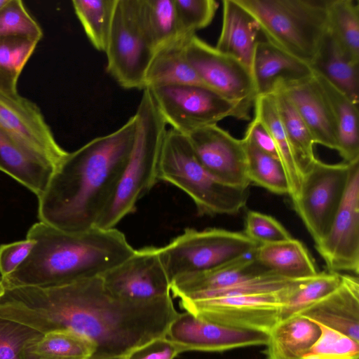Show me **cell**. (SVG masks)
I'll return each mask as SVG.
<instances>
[{"instance_id":"cell-31","label":"cell","mask_w":359,"mask_h":359,"mask_svg":"<svg viewBox=\"0 0 359 359\" xmlns=\"http://www.w3.org/2000/svg\"><path fill=\"white\" fill-rule=\"evenodd\" d=\"M277 110L295 159L302 173L316 159L313 137L290 99L279 88L273 92Z\"/></svg>"},{"instance_id":"cell-19","label":"cell","mask_w":359,"mask_h":359,"mask_svg":"<svg viewBox=\"0 0 359 359\" xmlns=\"http://www.w3.org/2000/svg\"><path fill=\"white\" fill-rule=\"evenodd\" d=\"M276 87H279L290 99L315 144L337 150V130L332 109L315 74L279 83Z\"/></svg>"},{"instance_id":"cell-39","label":"cell","mask_w":359,"mask_h":359,"mask_svg":"<svg viewBox=\"0 0 359 359\" xmlns=\"http://www.w3.org/2000/svg\"><path fill=\"white\" fill-rule=\"evenodd\" d=\"M21 36L40 41L43 30L20 0H8L0 8V37Z\"/></svg>"},{"instance_id":"cell-44","label":"cell","mask_w":359,"mask_h":359,"mask_svg":"<svg viewBox=\"0 0 359 359\" xmlns=\"http://www.w3.org/2000/svg\"><path fill=\"white\" fill-rule=\"evenodd\" d=\"M36 241L32 239L13 242L0 245V273L1 277L15 271L27 259Z\"/></svg>"},{"instance_id":"cell-18","label":"cell","mask_w":359,"mask_h":359,"mask_svg":"<svg viewBox=\"0 0 359 359\" xmlns=\"http://www.w3.org/2000/svg\"><path fill=\"white\" fill-rule=\"evenodd\" d=\"M0 125L56 168L68 154L55 140L38 106L19 93L0 92Z\"/></svg>"},{"instance_id":"cell-45","label":"cell","mask_w":359,"mask_h":359,"mask_svg":"<svg viewBox=\"0 0 359 359\" xmlns=\"http://www.w3.org/2000/svg\"><path fill=\"white\" fill-rule=\"evenodd\" d=\"M244 136L260 150L279 160L277 149L271 135L257 119L255 118L250 123Z\"/></svg>"},{"instance_id":"cell-25","label":"cell","mask_w":359,"mask_h":359,"mask_svg":"<svg viewBox=\"0 0 359 359\" xmlns=\"http://www.w3.org/2000/svg\"><path fill=\"white\" fill-rule=\"evenodd\" d=\"M255 258L272 273L287 279H308L318 273L306 248L292 238L259 244L255 250Z\"/></svg>"},{"instance_id":"cell-46","label":"cell","mask_w":359,"mask_h":359,"mask_svg":"<svg viewBox=\"0 0 359 359\" xmlns=\"http://www.w3.org/2000/svg\"><path fill=\"white\" fill-rule=\"evenodd\" d=\"M100 359H126V356H114V357H108V358H100Z\"/></svg>"},{"instance_id":"cell-20","label":"cell","mask_w":359,"mask_h":359,"mask_svg":"<svg viewBox=\"0 0 359 359\" xmlns=\"http://www.w3.org/2000/svg\"><path fill=\"white\" fill-rule=\"evenodd\" d=\"M55 169L51 161L0 125V171L39 198Z\"/></svg>"},{"instance_id":"cell-27","label":"cell","mask_w":359,"mask_h":359,"mask_svg":"<svg viewBox=\"0 0 359 359\" xmlns=\"http://www.w3.org/2000/svg\"><path fill=\"white\" fill-rule=\"evenodd\" d=\"M138 24L154 53L182 39L174 0H133Z\"/></svg>"},{"instance_id":"cell-32","label":"cell","mask_w":359,"mask_h":359,"mask_svg":"<svg viewBox=\"0 0 359 359\" xmlns=\"http://www.w3.org/2000/svg\"><path fill=\"white\" fill-rule=\"evenodd\" d=\"M328 31L341 50L359 63V2L358 0H328Z\"/></svg>"},{"instance_id":"cell-42","label":"cell","mask_w":359,"mask_h":359,"mask_svg":"<svg viewBox=\"0 0 359 359\" xmlns=\"http://www.w3.org/2000/svg\"><path fill=\"white\" fill-rule=\"evenodd\" d=\"M243 233L259 244L271 243L292 238L275 218L257 211L248 210Z\"/></svg>"},{"instance_id":"cell-14","label":"cell","mask_w":359,"mask_h":359,"mask_svg":"<svg viewBox=\"0 0 359 359\" xmlns=\"http://www.w3.org/2000/svg\"><path fill=\"white\" fill-rule=\"evenodd\" d=\"M316 248L329 271L359 272V160L352 163L346 189L326 235Z\"/></svg>"},{"instance_id":"cell-5","label":"cell","mask_w":359,"mask_h":359,"mask_svg":"<svg viewBox=\"0 0 359 359\" xmlns=\"http://www.w3.org/2000/svg\"><path fill=\"white\" fill-rule=\"evenodd\" d=\"M158 180L170 183L187 194L198 215H235L245 206L249 188L224 184L200 163L187 136L167 130L161 145Z\"/></svg>"},{"instance_id":"cell-30","label":"cell","mask_w":359,"mask_h":359,"mask_svg":"<svg viewBox=\"0 0 359 359\" xmlns=\"http://www.w3.org/2000/svg\"><path fill=\"white\" fill-rule=\"evenodd\" d=\"M255 118L267 129L278 151L289 186V196L294 200L299 192L302 172L297 164L279 116L272 93L258 95L254 103Z\"/></svg>"},{"instance_id":"cell-7","label":"cell","mask_w":359,"mask_h":359,"mask_svg":"<svg viewBox=\"0 0 359 359\" xmlns=\"http://www.w3.org/2000/svg\"><path fill=\"white\" fill-rule=\"evenodd\" d=\"M259 244L243 232L223 229H186L160 248L172 281L182 276L215 269L256 250Z\"/></svg>"},{"instance_id":"cell-1","label":"cell","mask_w":359,"mask_h":359,"mask_svg":"<svg viewBox=\"0 0 359 359\" xmlns=\"http://www.w3.org/2000/svg\"><path fill=\"white\" fill-rule=\"evenodd\" d=\"M171 296L140 302L114 296L100 276L53 287L5 290L0 317L43 334L65 330L95 348L91 359L126 355L156 337L166 336L176 317Z\"/></svg>"},{"instance_id":"cell-49","label":"cell","mask_w":359,"mask_h":359,"mask_svg":"<svg viewBox=\"0 0 359 359\" xmlns=\"http://www.w3.org/2000/svg\"><path fill=\"white\" fill-rule=\"evenodd\" d=\"M346 359H359V358H346Z\"/></svg>"},{"instance_id":"cell-10","label":"cell","mask_w":359,"mask_h":359,"mask_svg":"<svg viewBox=\"0 0 359 359\" xmlns=\"http://www.w3.org/2000/svg\"><path fill=\"white\" fill-rule=\"evenodd\" d=\"M147 89L166 124L185 135L226 117L243 120L234 104L207 86L172 85Z\"/></svg>"},{"instance_id":"cell-8","label":"cell","mask_w":359,"mask_h":359,"mask_svg":"<svg viewBox=\"0 0 359 359\" xmlns=\"http://www.w3.org/2000/svg\"><path fill=\"white\" fill-rule=\"evenodd\" d=\"M255 252L205 272L174 279L170 292L179 299L196 300L285 290L295 280L275 275L255 258Z\"/></svg>"},{"instance_id":"cell-23","label":"cell","mask_w":359,"mask_h":359,"mask_svg":"<svg viewBox=\"0 0 359 359\" xmlns=\"http://www.w3.org/2000/svg\"><path fill=\"white\" fill-rule=\"evenodd\" d=\"M260 32L255 18L236 0L222 1V29L215 46L218 50L238 59L251 70Z\"/></svg>"},{"instance_id":"cell-41","label":"cell","mask_w":359,"mask_h":359,"mask_svg":"<svg viewBox=\"0 0 359 359\" xmlns=\"http://www.w3.org/2000/svg\"><path fill=\"white\" fill-rule=\"evenodd\" d=\"M174 5L180 32L185 38L208 27L219 6L215 0H174Z\"/></svg>"},{"instance_id":"cell-2","label":"cell","mask_w":359,"mask_h":359,"mask_svg":"<svg viewBox=\"0 0 359 359\" xmlns=\"http://www.w3.org/2000/svg\"><path fill=\"white\" fill-rule=\"evenodd\" d=\"M137 127L134 114L113 133L68 152L38 198L39 222L66 232L95 226L115 192Z\"/></svg>"},{"instance_id":"cell-33","label":"cell","mask_w":359,"mask_h":359,"mask_svg":"<svg viewBox=\"0 0 359 359\" xmlns=\"http://www.w3.org/2000/svg\"><path fill=\"white\" fill-rule=\"evenodd\" d=\"M342 274L323 271L298 283L287 292L280 309V320L299 315L336 290L341 282Z\"/></svg>"},{"instance_id":"cell-4","label":"cell","mask_w":359,"mask_h":359,"mask_svg":"<svg viewBox=\"0 0 359 359\" xmlns=\"http://www.w3.org/2000/svg\"><path fill=\"white\" fill-rule=\"evenodd\" d=\"M135 114L137 127L132 151L115 192L95 226L115 228L158 182V165L167 124L147 88Z\"/></svg>"},{"instance_id":"cell-40","label":"cell","mask_w":359,"mask_h":359,"mask_svg":"<svg viewBox=\"0 0 359 359\" xmlns=\"http://www.w3.org/2000/svg\"><path fill=\"white\" fill-rule=\"evenodd\" d=\"M316 323L320 327V334L304 359L359 358V342L339 331Z\"/></svg>"},{"instance_id":"cell-36","label":"cell","mask_w":359,"mask_h":359,"mask_svg":"<svg viewBox=\"0 0 359 359\" xmlns=\"http://www.w3.org/2000/svg\"><path fill=\"white\" fill-rule=\"evenodd\" d=\"M247 155V173L250 184L276 194L289 195V186L280 161L243 138Z\"/></svg>"},{"instance_id":"cell-22","label":"cell","mask_w":359,"mask_h":359,"mask_svg":"<svg viewBox=\"0 0 359 359\" xmlns=\"http://www.w3.org/2000/svg\"><path fill=\"white\" fill-rule=\"evenodd\" d=\"M251 72L257 96L270 94L279 83L299 80L313 74L310 66L260 40L255 48Z\"/></svg>"},{"instance_id":"cell-38","label":"cell","mask_w":359,"mask_h":359,"mask_svg":"<svg viewBox=\"0 0 359 359\" xmlns=\"http://www.w3.org/2000/svg\"><path fill=\"white\" fill-rule=\"evenodd\" d=\"M43 335L29 326L0 317V359H34L29 349Z\"/></svg>"},{"instance_id":"cell-13","label":"cell","mask_w":359,"mask_h":359,"mask_svg":"<svg viewBox=\"0 0 359 359\" xmlns=\"http://www.w3.org/2000/svg\"><path fill=\"white\" fill-rule=\"evenodd\" d=\"M294 286L276 292L180 299V305L186 311L219 325L268 334L280 321L285 297Z\"/></svg>"},{"instance_id":"cell-28","label":"cell","mask_w":359,"mask_h":359,"mask_svg":"<svg viewBox=\"0 0 359 359\" xmlns=\"http://www.w3.org/2000/svg\"><path fill=\"white\" fill-rule=\"evenodd\" d=\"M315 76L332 109L337 130V151L344 162L359 160L358 105L325 79Z\"/></svg>"},{"instance_id":"cell-11","label":"cell","mask_w":359,"mask_h":359,"mask_svg":"<svg viewBox=\"0 0 359 359\" xmlns=\"http://www.w3.org/2000/svg\"><path fill=\"white\" fill-rule=\"evenodd\" d=\"M107 72L125 89H145L155 54L136 18L133 0H117L106 50Z\"/></svg>"},{"instance_id":"cell-48","label":"cell","mask_w":359,"mask_h":359,"mask_svg":"<svg viewBox=\"0 0 359 359\" xmlns=\"http://www.w3.org/2000/svg\"><path fill=\"white\" fill-rule=\"evenodd\" d=\"M8 0H0V8H2Z\"/></svg>"},{"instance_id":"cell-29","label":"cell","mask_w":359,"mask_h":359,"mask_svg":"<svg viewBox=\"0 0 359 359\" xmlns=\"http://www.w3.org/2000/svg\"><path fill=\"white\" fill-rule=\"evenodd\" d=\"M189 39L178 41L154 54L146 74L145 89L172 85L206 86L187 60L185 46Z\"/></svg>"},{"instance_id":"cell-16","label":"cell","mask_w":359,"mask_h":359,"mask_svg":"<svg viewBox=\"0 0 359 359\" xmlns=\"http://www.w3.org/2000/svg\"><path fill=\"white\" fill-rule=\"evenodd\" d=\"M186 136L200 163L215 177L231 187H249L243 139L235 138L217 124L200 128Z\"/></svg>"},{"instance_id":"cell-21","label":"cell","mask_w":359,"mask_h":359,"mask_svg":"<svg viewBox=\"0 0 359 359\" xmlns=\"http://www.w3.org/2000/svg\"><path fill=\"white\" fill-rule=\"evenodd\" d=\"M359 342L358 276L342 274L339 286L299 315Z\"/></svg>"},{"instance_id":"cell-47","label":"cell","mask_w":359,"mask_h":359,"mask_svg":"<svg viewBox=\"0 0 359 359\" xmlns=\"http://www.w3.org/2000/svg\"><path fill=\"white\" fill-rule=\"evenodd\" d=\"M5 292V288L1 283V281L0 280V297L4 294Z\"/></svg>"},{"instance_id":"cell-3","label":"cell","mask_w":359,"mask_h":359,"mask_svg":"<svg viewBox=\"0 0 359 359\" xmlns=\"http://www.w3.org/2000/svg\"><path fill=\"white\" fill-rule=\"evenodd\" d=\"M26 238L36 243L15 271L1 278L5 290L53 287L99 277L135 251L115 228L66 232L39 222L30 227Z\"/></svg>"},{"instance_id":"cell-26","label":"cell","mask_w":359,"mask_h":359,"mask_svg":"<svg viewBox=\"0 0 359 359\" xmlns=\"http://www.w3.org/2000/svg\"><path fill=\"white\" fill-rule=\"evenodd\" d=\"M320 334L318 324L306 318L280 320L268 333L266 359H304Z\"/></svg>"},{"instance_id":"cell-43","label":"cell","mask_w":359,"mask_h":359,"mask_svg":"<svg viewBox=\"0 0 359 359\" xmlns=\"http://www.w3.org/2000/svg\"><path fill=\"white\" fill-rule=\"evenodd\" d=\"M184 352L177 344L162 336L135 348L125 356L126 359H174Z\"/></svg>"},{"instance_id":"cell-6","label":"cell","mask_w":359,"mask_h":359,"mask_svg":"<svg viewBox=\"0 0 359 359\" xmlns=\"http://www.w3.org/2000/svg\"><path fill=\"white\" fill-rule=\"evenodd\" d=\"M266 41L309 65L328 29V0H236Z\"/></svg>"},{"instance_id":"cell-12","label":"cell","mask_w":359,"mask_h":359,"mask_svg":"<svg viewBox=\"0 0 359 359\" xmlns=\"http://www.w3.org/2000/svg\"><path fill=\"white\" fill-rule=\"evenodd\" d=\"M185 52L188 61L203 83L234 104L243 120H249L257 97L250 69L196 34L188 40Z\"/></svg>"},{"instance_id":"cell-37","label":"cell","mask_w":359,"mask_h":359,"mask_svg":"<svg viewBox=\"0 0 359 359\" xmlns=\"http://www.w3.org/2000/svg\"><path fill=\"white\" fill-rule=\"evenodd\" d=\"M37 44V41L21 36L0 37L1 93H18V79Z\"/></svg>"},{"instance_id":"cell-34","label":"cell","mask_w":359,"mask_h":359,"mask_svg":"<svg viewBox=\"0 0 359 359\" xmlns=\"http://www.w3.org/2000/svg\"><path fill=\"white\" fill-rule=\"evenodd\" d=\"M117 0H74V12L92 46L105 52Z\"/></svg>"},{"instance_id":"cell-24","label":"cell","mask_w":359,"mask_h":359,"mask_svg":"<svg viewBox=\"0 0 359 359\" xmlns=\"http://www.w3.org/2000/svg\"><path fill=\"white\" fill-rule=\"evenodd\" d=\"M359 63L350 60L327 31L309 66L353 103L359 101Z\"/></svg>"},{"instance_id":"cell-35","label":"cell","mask_w":359,"mask_h":359,"mask_svg":"<svg viewBox=\"0 0 359 359\" xmlns=\"http://www.w3.org/2000/svg\"><path fill=\"white\" fill-rule=\"evenodd\" d=\"M94 351L88 339L65 330L45 333L29 349L34 359H91Z\"/></svg>"},{"instance_id":"cell-17","label":"cell","mask_w":359,"mask_h":359,"mask_svg":"<svg viewBox=\"0 0 359 359\" xmlns=\"http://www.w3.org/2000/svg\"><path fill=\"white\" fill-rule=\"evenodd\" d=\"M166 337L184 352L196 351L222 352L232 349L266 345L268 334L219 325L184 311L170 323Z\"/></svg>"},{"instance_id":"cell-9","label":"cell","mask_w":359,"mask_h":359,"mask_svg":"<svg viewBox=\"0 0 359 359\" xmlns=\"http://www.w3.org/2000/svg\"><path fill=\"white\" fill-rule=\"evenodd\" d=\"M352 163L330 164L316 158L303 171L292 203L315 243L326 235L340 206Z\"/></svg>"},{"instance_id":"cell-15","label":"cell","mask_w":359,"mask_h":359,"mask_svg":"<svg viewBox=\"0 0 359 359\" xmlns=\"http://www.w3.org/2000/svg\"><path fill=\"white\" fill-rule=\"evenodd\" d=\"M114 296L133 301H151L170 295L171 280L160 248L147 246L100 276Z\"/></svg>"}]
</instances>
